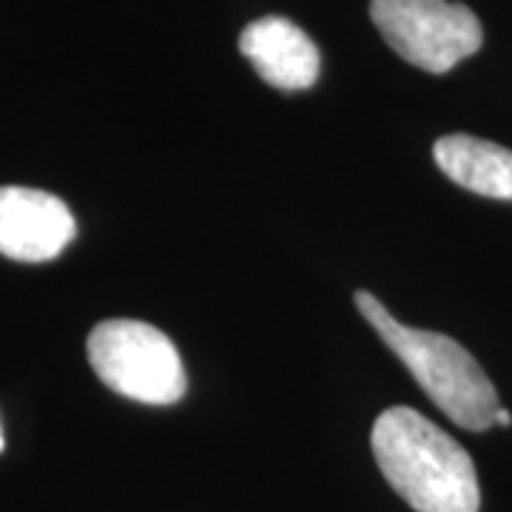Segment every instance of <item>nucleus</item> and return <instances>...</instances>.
I'll use <instances>...</instances> for the list:
<instances>
[{
    "label": "nucleus",
    "mask_w": 512,
    "mask_h": 512,
    "mask_svg": "<svg viewBox=\"0 0 512 512\" xmlns=\"http://www.w3.org/2000/svg\"><path fill=\"white\" fill-rule=\"evenodd\" d=\"M495 424H504V427H507V424H512V416L507 413V410H504V407H501V410L495 413Z\"/></svg>",
    "instance_id": "obj_8"
},
{
    "label": "nucleus",
    "mask_w": 512,
    "mask_h": 512,
    "mask_svg": "<svg viewBox=\"0 0 512 512\" xmlns=\"http://www.w3.org/2000/svg\"><path fill=\"white\" fill-rule=\"evenodd\" d=\"M433 157L441 171L461 188L490 200H512L510 148L470 134H447L433 146Z\"/></svg>",
    "instance_id": "obj_7"
},
{
    "label": "nucleus",
    "mask_w": 512,
    "mask_h": 512,
    "mask_svg": "<svg viewBox=\"0 0 512 512\" xmlns=\"http://www.w3.org/2000/svg\"><path fill=\"white\" fill-rule=\"evenodd\" d=\"M77 237L69 205L37 188H0V256L15 262H49Z\"/></svg>",
    "instance_id": "obj_5"
},
{
    "label": "nucleus",
    "mask_w": 512,
    "mask_h": 512,
    "mask_svg": "<svg viewBox=\"0 0 512 512\" xmlns=\"http://www.w3.org/2000/svg\"><path fill=\"white\" fill-rule=\"evenodd\" d=\"M89 362L114 393L143 404H174L188 390L183 359L163 330L137 319H106L89 333Z\"/></svg>",
    "instance_id": "obj_3"
},
{
    "label": "nucleus",
    "mask_w": 512,
    "mask_h": 512,
    "mask_svg": "<svg viewBox=\"0 0 512 512\" xmlns=\"http://www.w3.org/2000/svg\"><path fill=\"white\" fill-rule=\"evenodd\" d=\"M370 18L396 55L430 74L450 72L484 43L476 15L453 0H373Z\"/></svg>",
    "instance_id": "obj_4"
},
{
    "label": "nucleus",
    "mask_w": 512,
    "mask_h": 512,
    "mask_svg": "<svg viewBox=\"0 0 512 512\" xmlns=\"http://www.w3.org/2000/svg\"><path fill=\"white\" fill-rule=\"evenodd\" d=\"M356 308L447 419L470 433L493 427L495 413L501 410L498 393L490 376L456 339L433 330L407 328L367 291L356 293Z\"/></svg>",
    "instance_id": "obj_2"
},
{
    "label": "nucleus",
    "mask_w": 512,
    "mask_h": 512,
    "mask_svg": "<svg viewBox=\"0 0 512 512\" xmlns=\"http://www.w3.org/2000/svg\"><path fill=\"white\" fill-rule=\"evenodd\" d=\"M239 52L251 60L256 74L282 92L311 89L322 72V55L296 23L279 15L254 20L239 35Z\"/></svg>",
    "instance_id": "obj_6"
},
{
    "label": "nucleus",
    "mask_w": 512,
    "mask_h": 512,
    "mask_svg": "<svg viewBox=\"0 0 512 512\" xmlns=\"http://www.w3.org/2000/svg\"><path fill=\"white\" fill-rule=\"evenodd\" d=\"M6 447V439H3V430H0V450Z\"/></svg>",
    "instance_id": "obj_9"
},
{
    "label": "nucleus",
    "mask_w": 512,
    "mask_h": 512,
    "mask_svg": "<svg viewBox=\"0 0 512 512\" xmlns=\"http://www.w3.org/2000/svg\"><path fill=\"white\" fill-rule=\"evenodd\" d=\"M384 481L416 512H478L476 464L450 433L413 407H390L373 424Z\"/></svg>",
    "instance_id": "obj_1"
}]
</instances>
